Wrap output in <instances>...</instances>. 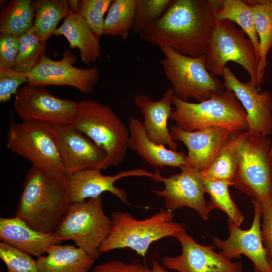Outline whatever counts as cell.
I'll return each instance as SVG.
<instances>
[{
	"label": "cell",
	"mask_w": 272,
	"mask_h": 272,
	"mask_svg": "<svg viewBox=\"0 0 272 272\" xmlns=\"http://www.w3.org/2000/svg\"><path fill=\"white\" fill-rule=\"evenodd\" d=\"M79 1L78 0H69V8L70 7V10L72 12L79 14Z\"/></svg>",
	"instance_id": "obj_40"
},
{
	"label": "cell",
	"mask_w": 272,
	"mask_h": 272,
	"mask_svg": "<svg viewBox=\"0 0 272 272\" xmlns=\"http://www.w3.org/2000/svg\"><path fill=\"white\" fill-rule=\"evenodd\" d=\"M7 146L45 174L56 178L67 177L52 125L31 120L13 123L8 130Z\"/></svg>",
	"instance_id": "obj_6"
},
{
	"label": "cell",
	"mask_w": 272,
	"mask_h": 272,
	"mask_svg": "<svg viewBox=\"0 0 272 272\" xmlns=\"http://www.w3.org/2000/svg\"><path fill=\"white\" fill-rule=\"evenodd\" d=\"M111 226V219L104 212L101 195L71 203L53 233L61 241H73L96 259Z\"/></svg>",
	"instance_id": "obj_8"
},
{
	"label": "cell",
	"mask_w": 272,
	"mask_h": 272,
	"mask_svg": "<svg viewBox=\"0 0 272 272\" xmlns=\"http://www.w3.org/2000/svg\"><path fill=\"white\" fill-rule=\"evenodd\" d=\"M269 153H270V155L271 157L272 158V143L271 144V147H270Z\"/></svg>",
	"instance_id": "obj_42"
},
{
	"label": "cell",
	"mask_w": 272,
	"mask_h": 272,
	"mask_svg": "<svg viewBox=\"0 0 272 272\" xmlns=\"http://www.w3.org/2000/svg\"><path fill=\"white\" fill-rule=\"evenodd\" d=\"M95 259L76 245L51 246L46 255L37 257L39 272H89Z\"/></svg>",
	"instance_id": "obj_24"
},
{
	"label": "cell",
	"mask_w": 272,
	"mask_h": 272,
	"mask_svg": "<svg viewBox=\"0 0 272 272\" xmlns=\"http://www.w3.org/2000/svg\"><path fill=\"white\" fill-rule=\"evenodd\" d=\"M270 140L247 131L239 154L233 186L259 203L272 199V158Z\"/></svg>",
	"instance_id": "obj_10"
},
{
	"label": "cell",
	"mask_w": 272,
	"mask_h": 272,
	"mask_svg": "<svg viewBox=\"0 0 272 272\" xmlns=\"http://www.w3.org/2000/svg\"><path fill=\"white\" fill-rule=\"evenodd\" d=\"M247 134V131L231 133L213 163L203 172L205 180L227 181L233 186L239 163L240 150Z\"/></svg>",
	"instance_id": "obj_25"
},
{
	"label": "cell",
	"mask_w": 272,
	"mask_h": 272,
	"mask_svg": "<svg viewBox=\"0 0 272 272\" xmlns=\"http://www.w3.org/2000/svg\"><path fill=\"white\" fill-rule=\"evenodd\" d=\"M182 247L181 254L175 257L164 256L162 263L167 268L179 272H240L241 262H233L220 252H216L214 245L197 243L183 229L175 236Z\"/></svg>",
	"instance_id": "obj_16"
},
{
	"label": "cell",
	"mask_w": 272,
	"mask_h": 272,
	"mask_svg": "<svg viewBox=\"0 0 272 272\" xmlns=\"http://www.w3.org/2000/svg\"><path fill=\"white\" fill-rule=\"evenodd\" d=\"M169 130L174 141L181 142L187 147L185 165L202 172L211 165L232 133L220 127L190 131L175 125Z\"/></svg>",
	"instance_id": "obj_19"
},
{
	"label": "cell",
	"mask_w": 272,
	"mask_h": 272,
	"mask_svg": "<svg viewBox=\"0 0 272 272\" xmlns=\"http://www.w3.org/2000/svg\"><path fill=\"white\" fill-rule=\"evenodd\" d=\"M0 258L7 267V272H39L37 260L28 253L1 241Z\"/></svg>",
	"instance_id": "obj_34"
},
{
	"label": "cell",
	"mask_w": 272,
	"mask_h": 272,
	"mask_svg": "<svg viewBox=\"0 0 272 272\" xmlns=\"http://www.w3.org/2000/svg\"><path fill=\"white\" fill-rule=\"evenodd\" d=\"M77 59L69 49L63 52L59 60L44 56L27 76V85L67 86L83 93L91 92L99 80V71L96 67L84 69L74 66L73 63Z\"/></svg>",
	"instance_id": "obj_14"
},
{
	"label": "cell",
	"mask_w": 272,
	"mask_h": 272,
	"mask_svg": "<svg viewBox=\"0 0 272 272\" xmlns=\"http://www.w3.org/2000/svg\"><path fill=\"white\" fill-rule=\"evenodd\" d=\"M20 37L0 34V67L14 68L19 52Z\"/></svg>",
	"instance_id": "obj_37"
},
{
	"label": "cell",
	"mask_w": 272,
	"mask_h": 272,
	"mask_svg": "<svg viewBox=\"0 0 272 272\" xmlns=\"http://www.w3.org/2000/svg\"><path fill=\"white\" fill-rule=\"evenodd\" d=\"M271 266V268L272 269V262H269Z\"/></svg>",
	"instance_id": "obj_43"
},
{
	"label": "cell",
	"mask_w": 272,
	"mask_h": 272,
	"mask_svg": "<svg viewBox=\"0 0 272 272\" xmlns=\"http://www.w3.org/2000/svg\"><path fill=\"white\" fill-rule=\"evenodd\" d=\"M137 0H115L105 18L103 35L126 39L132 30Z\"/></svg>",
	"instance_id": "obj_30"
},
{
	"label": "cell",
	"mask_w": 272,
	"mask_h": 272,
	"mask_svg": "<svg viewBox=\"0 0 272 272\" xmlns=\"http://www.w3.org/2000/svg\"><path fill=\"white\" fill-rule=\"evenodd\" d=\"M0 239L37 257L47 253L51 246L62 242L54 233L32 229L17 216L0 218Z\"/></svg>",
	"instance_id": "obj_21"
},
{
	"label": "cell",
	"mask_w": 272,
	"mask_h": 272,
	"mask_svg": "<svg viewBox=\"0 0 272 272\" xmlns=\"http://www.w3.org/2000/svg\"><path fill=\"white\" fill-rule=\"evenodd\" d=\"M181 172L168 177L162 176L155 172V181L162 182V190L153 191L164 200L167 210L173 212L185 207L195 210L204 221H207L210 212L205 196L203 172L194 168L184 165Z\"/></svg>",
	"instance_id": "obj_12"
},
{
	"label": "cell",
	"mask_w": 272,
	"mask_h": 272,
	"mask_svg": "<svg viewBox=\"0 0 272 272\" xmlns=\"http://www.w3.org/2000/svg\"><path fill=\"white\" fill-rule=\"evenodd\" d=\"M112 2V0L79 1V14L100 37L103 35L104 14L108 11Z\"/></svg>",
	"instance_id": "obj_35"
},
{
	"label": "cell",
	"mask_w": 272,
	"mask_h": 272,
	"mask_svg": "<svg viewBox=\"0 0 272 272\" xmlns=\"http://www.w3.org/2000/svg\"><path fill=\"white\" fill-rule=\"evenodd\" d=\"M223 0H173L165 13L139 33L154 46L197 57L206 54Z\"/></svg>",
	"instance_id": "obj_1"
},
{
	"label": "cell",
	"mask_w": 272,
	"mask_h": 272,
	"mask_svg": "<svg viewBox=\"0 0 272 272\" xmlns=\"http://www.w3.org/2000/svg\"><path fill=\"white\" fill-rule=\"evenodd\" d=\"M240 272H242V271H240Z\"/></svg>",
	"instance_id": "obj_44"
},
{
	"label": "cell",
	"mask_w": 272,
	"mask_h": 272,
	"mask_svg": "<svg viewBox=\"0 0 272 272\" xmlns=\"http://www.w3.org/2000/svg\"><path fill=\"white\" fill-rule=\"evenodd\" d=\"M46 46V41L39 39L32 29L21 36L14 69L28 76L45 55Z\"/></svg>",
	"instance_id": "obj_32"
},
{
	"label": "cell",
	"mask_w": 272,
	"mask_h": 272,
	"mask_svg": "<svg viewBox=\"0 0 272 272\" xmlns=\"http://www.w3.org/2000/svg\"><path fill=\"white\" fill-rule=\"evenodd\" d=\"M174 89L166 90L162 98L153 101L148 96L139 94L134 97V102L144 118L143 124L148 138L153 142L168 146L176 151L178 148L168 127V121L172 112Z\"/></svg>",
	"instance_id": "obj_20"
},
{
	"label": "cell",
	"mask_w": 272,
	"mask_h": 272,
	"mask_svg": "<svg viewBox=\"0 0 272 272\" xmlns=\"http://www.w3.org/2000/svg\"><path fill=\"white\" fill-rule=\"evenodd\" d=\"M79 102L61 99L44 86L27 85L15 95L14 108L23 120L36 121L51 125L71 124Z\"/></svg>",
	"instance_id": "obj_11"
},
{
	"label": "cell",
	"mask_w": 272,
	"mask_h": 272,
	"mask_svg": "<svg viewBox=\"0 0 272 272\" xmlns=\"http://www.w3.org/2000/svg\"><path fill=\"white\" fill-rule=\"evenodd\" d=\"M259 203L262 217L261 238L267 259L269 262H272V199Z\"/></svg>",
	"instance_id": "obj_38"
},
{
	"label": "cell",
	"mask_w": 272,
	"mask_h": 272,
	"mask_svg": "<svg viewBox=\"0 0 272 272\" xmlns=\"http://www.w3.org/2000/svg\"><path fill=\"white\" fill-rule=\"evenodd\" d=\"M173 0H137L132 30L139 33L149 24L158 20Z\"/></svg>",
	"instance_id": "obj_33"
},
{
	"label": "cell",
	"mask_w": 272,
	"mask_h": 272,
	"mask_svg": "<svg viewBox=\"0 0 272 272\" xmlns=\"http://www.w3.org/2000/svg\"><path fill=\"white\" fill-rule=\"evenodd\" d=\"M52 127L68 178L82 170L109 166L105 151L71 124Z\"/></svg>",
	"instance_id": "obj_13"
},
{
	"label": "cell",
	"mask_w": 272,
	"mask_h": 272,
	"mask_svg": "<svg viewBox=\"0 0 272 272\" xmlns=\"http://www.w3.org/2000/svg\"><path fill=\"white\" fill-rule=\"evenodd\" d=\"M164 55L160 60L163 72L173 86L175 95L187 101L200 102L225 89L206 66V55L194 57L181 54L168 46L159 47Z\"/></svg>",
	"instance_id": "obj_9"
},
{
	"label": "cell",
	"mask_w": 272,
	"mask_h": 272,
	"mask_svg": "<svg viewBox=\"0 0 272 272\" xmlns=\"http://www.w3.org/2000/svg\"><path fill=\"white\" fill-rule=\"evenodd\" d=\"M151 272H168L158 262L154 261L153 263Z\"/></svg>",
	"instance_id": "obj_41"
},
{
	"label": "cell",
	"mask_w": 272,
	"mask_h": 272,
	"mask_svg": "<svg viewBox=\"0 0 272 272\" xmlns=\"http://www.w3.org/2000/svg\"><path fill=\"white\" fill-rule=\"evenodd\" d=\"M71 124L105 151L109 166L123 161L128 148L129 129L109 106L81 100Z\"/></svg>",
	"instance_id": "obj_5"
},
{
	"label": "cell",
	"mask_w": 272,
	"mask_h": 272,
	"mask_svg": "<svg viewBox=\"0 0 272 272\" xmlns=\"http://www.w3.org/2000/svg\"><path fill=\"white\" fill-rule=\"evenodd\" d=\"M218 20H230L237 24L252 42L259 56V42L256 33L253 6L246 1L223 0L216 14Z\"/></svg>",
	"instance_id": "obj_29"
},
{
	"label": "cell",
	"mask_w": 272,
	"mask_h": 272,
	"mask_svg": "<svg viewBox=\"0 0 272 272\" xmlns=\"http://www.w3.org/2000/svg\"><path fill=\"white\" fill-rule=\"evenodd\" d=\"M35 15L34 1L12 0L0 15V34L21 37L33 28Z\"/></svg>",
	"instance_id": "obj_26"
},
{
	"label": "cell",
	"mask_w": 272,
	"mask_h": 272,
	"mask_svg": "<svg viewBox=\"0 0 272 272\" xmlns=\"http://www.w3.org/2000/svg\"><path fill=\"white\" fill-rule=\"evenodd\" d=\"M173 212L161 209L149 218L138 220L128 213L114 212L111 215L110 232L101 244L100 252L129 248L145 258L152 243L175 237L184 229L173 221Z\"/></svg>",
	"instance_id": "obj_4"
},
{
	"label": "cell",
	"mask_w": 272,
	"mask_h": 272,
	"mask_svg": "<svg viewBox=\"0 0 272 272\" xmlns=\"http://www.w3.org/2000/svg\"><path fill=\"white\" fill-rule=\"evenodd\" d=\"M222 76L225 88L232 91L239 100L247 114L248 132L263 136L271 133L272 96L264 90L261 93L249 80L240 81L226 66Z\"/></svg>",
	"instance_id": "obj_17"
},
{
	"label": "cell",
	"mask_w": 272,
	"mask_h": 272,
	"mask_svg": "<svg viewBox=\"0 0 272 272\" xmlns=\"http://www.w3.org/2000/svg\"><path fill=\"white\" fill-rule=\"evenodd\" d=\"M53 34L63 35L71 48L79 49L81 60L84 63L89 64L100 59V36L94 33L80 14L70 10Z\"/></svg>",
	"instance_id": "obj_23"
},
{
	"label": "cell",
	"mask_w": 272,
	"mask_h": 272,
	"mask_svg": "<svg viewBox=\"0 0 272 272\" xmlns=\"http://www.w3.org/2000/svg\"><path fill=\"white\" fill-rule=\"evenodd\" d=\"M206 55V66L212 76H222L226 63L233 61L247 71L250 80L260 90L259 56L251 40L235 23L217 20Z\"/></svg>",
	"instance_id": "obj_7"
},
{
	"label": "cell",
	"mask_w": 272,
	"mask_h": 272,
	"mask_svg": "<svg viewBox=\"0 0 272 272\" xmlns=\"http://www.w3.org/2000/svg\"><path fill=\"white\" fill-rule=\"evenodd\" d=\"M253 6L254 25L259 42L258 76L262 80L267 55L272 49V0L246 1Z\"/></svg>",
	"instance_id": "obj_28"
},
{
	"label": "cell",
	"mask_w": 272,
	"mask_h": 272,
	"mask_svg": "<svg viewBox=\"0 0 272 272\" xmlns=\"http://www.w3.org/2000/svg\"><path fill=\"white\" fill-rule=\"evenodd\" d=\"M230 186L232 184L227 181L205 180V191L210 196L207 208L210 213L216 209L224 212L228 219L239 226L243 221L244 216L230 196Z\"/></svg>",
	"instance_id": "obj_31"
},
{
	"label": "cell",
	"mask_w": 272,
	"mask_h": 272,
	"mask_svg": "<svg viewBox=\"0 0 272 272\" xmlns=\"http://www.w3.org/2000/svg\"><path fill=\"white\" fill-rule=\"evenodd\" d=\"M34 3L35 15L32 30L39 39L46 41L69 13V1L35 0Z\"/></svg>",
	"instance_id": "obj_27"
},
{
	"label": "cell",
	"mask_w": 272,
	"mask_h": 272,
	"mask_svg": "<svg viewBox=\"0 0 272 272\" xmlns=\"http://www.w3.org/2000/svg\"><path fill=\"white\" fill-rule=\"evenodd\" d=\"M69 178L50 176L32 166L27 173L16 215L32 229L53 233L70 202Z\"/></svg>",
	"instance_id": "obj_2"
},
{
	"label": "cell",
	"mask_w": 272,
	"mask_h": 272,
	"mask_svg": "<svg viewBox=\"0 0 272 272\" xmlns=\"http://www.w3.org/2000/svg\"><path fill=\"white\" fill-rule=\"evenodd\" d=\"M170 119L187 131L220 127L231 132L248 131L246 113L235 94L225 89L200 102L191 103L173 96Z\"/></svg>",
	"instance_id": "obj_3"
},
{
	"label": "cell",
	"mask_w": 272,
	"mask_h": 272,
	"mask_svg": "<svg viewBox=\"0 0 272 272\" xmlns=\"http://www.w3.org/2000/svg\"><path fill=\"white\" fill-rule=\"evenodd\" d=\"M128 148L135 152L149 164L155 167L180 168L185 165L186 155L156 144L148 137L143 123L129 116Z\"/></svg>",
	"instance_id": "obj_22"
},
{
	"label": "cell",
	"mask_w": 272,
	"mask_h": 272,
	"mask_svg": "<svg viewBox=\"0 0 272 272\" xmlns=\"http://www.w3.org/2000/svg\"><path fill=\"white\" fill-rule=\"evenodd\" d=\"M252 203L254 215L249 229H241L228 219L229 238L224 241L215 237L213 241L215 245L221 249L220 252L227 259H240L241 255L243 254L253 262L255 272H272L261 238V207L254 198Z\"/></svg>",
	"instance_id": "obj_15"
},
{
	"label": "cell",
	"mask_w": 272,
	"mask_h": 272,
	"mask_svg": "<svg viewBox=\"0 0 272 272\" xmlns=\"http://www.w3.org/2000/svg\"><path fill=\"white\" fill-rule=\"evenodd\" d=\"M28 82L27 76L14 68L0 67V102L9 101L17 93L20 86Z\"/></svg>",
	"instance_id": "obj_36"
},
{
	"label": "cell",
	"mask_w": 272,
	"mask_h": 272,
	"mask_svg": "<svg viewBox=\"0 0 272 272\" xmlns=\"http://www.w3.org/2000/svg\"><path fill=\"white\" fill-rule=\"evenodd\" d=\"M91 272H151V269L140 263L127 264L112 260L96 265Z\"/></svg>",
	"instance_id": "obj_39"
},
{
	"label": "cell",
	"mask_w": 272,
	"mask_h": 272,
	"mask_svg": "<svg viewBox=\"0 0 272 272\" xmlns=\"http://www.w3.org/2000/svg\"><path fill=\"white\" fill-rule=\"evenodd\" d=\"M130 176H146L155 180V173L137 168L122 171L114 175L102 174L100 170L89 169L78 172L69 178L68 192L70 203L99 197L105 192L116 196L122 202L129 205L127 195L122 189L115 186L118 180Z\"/></svg>",
	"instance_id": "obj_18"
}]
</instances>
